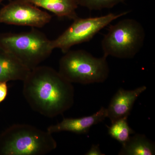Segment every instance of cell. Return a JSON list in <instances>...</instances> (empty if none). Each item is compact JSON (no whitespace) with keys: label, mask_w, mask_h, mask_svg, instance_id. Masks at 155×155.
<instances>
[{"label":"cell","mask_w":155,"mask_h":155,"mask_svg":"<svg viewBox=\"0 0 155 155\" xmlns=\"http://www.w3.org/2000/svg\"><path fill=\"white\" fill-rule=\"evenodd\" d=\"M144 27L135 19H125L109 26L101 41L104 55L119 59H131L143 47Z\"/></svg>","instance_id":"cell-5"},{"label":"cell","mask_w":155,"mask_h":155,"mask_svg":"<svg viewBox=\"0 0 155 155\" xmlns=\"http://www.w3.org/2000/svg\"><path fill=\"white\" fill-rule=\"evenodd\" d=\"M126 118L118 119L108 127V133L112 138L123 144L130 138L135 131L128 125Z\"/></svg>","instance_id":"cell-13"},{"label":"cell","mask_w":155,"mask_h":155,"mask_svg":"<svg viewBox=\"0 0 155 155\" xmlns=\"http://www.w3.org/2000/svg\"><path fill=\"white\" fill-rule=\"evenodd\" d=\"M85 155H105L101 152L100 150L99 145L93 144L89 150L85 154Z\"/></svg>","instance_id":"cell-16"},{"label":"cell","mask_w":155,"mask_h":155,"mask_svg":"<svg viewBox=\"0 0 155 155\" xmlns=\"http://www.w3.org/2000/svg\"><path fill=\"white\" fill-rule=\"evenodd\" d=\"M124 144L119 155H153L155 153L154 143L144 134L134 133Z\"/></svg>","instance_id":"cell-12"},{"label":"cell","mask_w":155,"mask_h":155,"mask_svg":"<svg viewBox=\"0 0 155 155\" xmlns=\"http://www.w3.org/2000/svg\"><path fill=\"white\" fill-rule=\"evenodd\" d=\"M23 94L32 110L50 118L64 114L73 106L72 83L54 69L38 66L23 81Z\"/></svg>","instance_id":"cell-1"},{"label":"cell","mask_w":155,"mask_h":155,"mask_svg":"<svg viewBox=\"0 0 155 155\" xmlns=\"http://www.w3.org/2000/svg\"><path fill=\"white\" fill-rule=\"evenodd\" d=\"M3 1H4V0H0V3L2 2Z\"/></svg>","instance_id":"cell-17"},{"label":"cell","mask_w":155,"mask_h":155,"mask_svg":"<svg viewBox=\"0 0 155 155\" xmlns=\"http://www.w3.org/2000/svg\"><path fill=\"white\" fill-rule=\"evenodd\" d=\"M107 118V108L101 107L96 113L90 116L78 118H64L61 122L49 126L47 131L50 133L69 131L77 134L88 133L94 125L103 122Z\"/></svg>","instance_id":"cell-9"},{"label":"cell","mask_w":155,"mask_h":155,"mask_svg":"<svg viewBox=\"0 0 155 155\" xmlns=\"http://www.w3.org/2000/svg\"><path fill=\"white\" fill-rule=\"evenodd\" d=\"M0 48L30 70L39 66L54 50L45 35L33 28L26 32L0 34Z\"/></svg>","instance_id":"cell-4"},{"label":"cell","mask_w":155,"mask_h":155,"mask_svg":"<svg viewBox=\"0 0 155 155\" xmlns=\"http://www.w3.org/2000/svg\"><path fill=\"white\" fill-rule=\"evenodd\" d=\"M8 93L7 82L3 81L0 82V103H2L6 98Z\"/></svg>","instance_id":"cell-15"},{"label":"cell","mask_w":155,"mask_h":155,"mask_svg":"<svg viewBox=\"0 0 155 155\" xmlns=\"http://www.w3.org/2000/svg\"><path fill=\"white\" fill-rule=\"evenodd\" d=\"M107 58H96L85 50H70L60 59L58 72L72 83H103L110 73Z\"/></svg>","instance_id":"cell-3"},{"label":"cell","mask_w":155,"mask_h":155,"mask_svg":"<svg viewBox=\"0 0 155 155\" xmlns=\"http://www.w3.org/2000/svg\"><path fill=\"white\" fill-rule=\"evenodd\" d=\"M52 134L27 124L9 127L0 140V153L5 155H43L55 149Z\"/></svg>","instance_id":"cell-2"},{"label":"cell","mask_w":155,"mask_h":155,"mask_svg":"<svg viewBox=\"0 0 155 155\" xmlns=\"http://www.w3.org/2000/svg\"><path fill=\"white\" fill-rule=\"evenodd\" d=\"M78 5L85 7L91 11H101L103 9H110L125 0H77Z\"/></svg>","instance_id":"cell-14"},{"label":"cell","mask_w":155,"mask_h":155,"mask_svg":"<svg viewBox=\"0 0 155 155\" xmlns=\"http://www.w3.org/2000/svg\"><path fill=\"white\" fill-rule=\"evenodd\" d=\"M147 88L145 86L132 90L119 88L113 96L107 108V118L110 119L111 123L122 118L127 119L136 101Z\"/></svg>","instance_id":"cell-8"},{"label":"cell","mask_w":155,"mask_h":155,"mask_svg":"<svg viewBox=\"0 0 155 155\" xmlns=\"http://www.w3.org/2000/svg\"><path fill=\"white\" fill-rule=\"evenodd\" d=\"M38 7H40L61 18L74 20L78 17L76 10L77 0H26Z\"/></svg>","instance_id":"cell-11"},{"label":"cell","mask_w":155,"mask_h":155,"mask_svg":"<svg viewBox=\"0 0 155 155\" xmlns=\"http://www.w3.org/2000/svg\"><path fill=\"white\" fill-rule=\"evenodd\" d=\"M47 12L26 0H14L0 10V23L30 26L33 28L43 27L51 19Z\"/></svg>","instance_id":"cell-7"},{"label":"cell","mask_w":155,"mask_h":155,"mask_svg":"<svg viewBox=\"0 0 155 155\" xmlns=\"http://www.w3.org/2000/svg\"><path fill=\"white\" fill-rule=\"evenodd\" d=\"M30 70L15 56L0 48V82L23 81Z\"/></svg>","instance_id":"cell-10"},{"label":"cell","mask_w":155,"mask_h":155,"mask_svg":"<svg viewBox=\"0 0 155 155\" xmlns=\"http://www.w3.org/2000/svg\"><path fill=\"white\" fill-rule=\"evenodd\" d=\"M129 13V11H127L119 14L110 13L99 17H77L62 34L51 41L52 47L54 50L60 49L65 54L73 46L90 41L111 22Z\"/></svg>","instance_id":"cell-6"}]
</instances>
